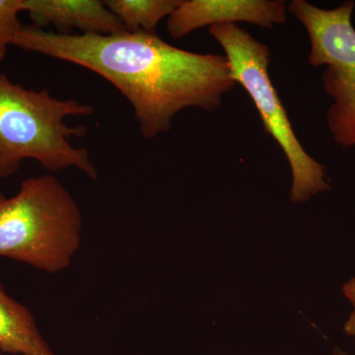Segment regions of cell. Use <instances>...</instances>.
Listing matches in <instances>:
<instances>
[{
	"label": "cell",
	"mask_w": 355,
	"mask_h": 355,
	"mask_svg": "<svg viewBox=\"0 0 355 355\" xmlns=\"http://www.w3.org/2000/svg\"><path fill=\"white\" fill-rule=\"evenodd\" d=\"M354 8L352 0L334 9L320 8L305 0H293L287 6L309 37L308 64L327 67L324 89L334 100L327 123L334 141L343 148L355 147Z\"/></svg>",
	"instance_id": "5"
},
{
	"label": "cell",
	"mask_w": 355,
	"mask_h": 355,
	"mask_svg": "<svg viewBox=\"0 0 355 355\" xmlns=\"http://www.w3.org/2000/svg\"><path fill=\"white\" fill-rule=\"evenodd\" d=\"M209 34L216 40L230 64L232 77L251 97L265 130L282 147L292 173L291 200L304 202L329 191L324 166L300 144L286 110L270 79V50L237 24L214 25Z\"/></svg>",
	"instance_id": "4"
},
{
	"label": "cell",
	"mask_w": 355,
	"mask_h": 355,
	"mask_svg": "<svg viewBox=\"0 0 355 355\" xmlns=\"http://www.w3.org/2000/svg\"><path fill=\"white\" fill-rule=\"evenodd\" d=\"M23 11L34 26L57 28L58 34L73 29L86 35H113L125 32L120 19L99 0H23Z\"/></svg>",
	"instance_id": "7"
},
{
	"label": "cell",
	"mask_w": 355,
	"mask_h": 355,
	"mask_svg": "<svg viewBox=\"0 0 355 355\" xmlns=\"http://www.w3.org/2000/svg\"><path fill=\"white\" fill-rule=\"evenodd\" d=\"M104 2L128 32L154 34L160 21L169 17L181 0H107Z\"/></svg>",
	"instance_id": "9"
},
{
	"label": "cell",
	"mask_w": 355,
	"mask_h": 355,
	"mask_svg": "<svg viewBox=\"0 0 355 355\" xmlns=\"http://www.w3.org/2000/svg\"><path fill=\"white\" fill-rule=\"evenodd\" d=\"M282 0H181L168 17L167 31L179 40L205 26L246 22L272 29L286 21Z\"/></svg>",
	"instance_id": "6"
},
{
	"label": "cell",
	"mask_w": 355,
	"mask_h": 355,
	"mask_svg": "<svg viewBox=\"0 0 355 355\" xmlns=\"http://www.w3.org/2000/svg\"><path fill=\"white\" fill-rule=\"evenodd\" d=\"M343 295L349 299L352 306H354V311H352L347 321L345 322L343 330L347 336L354 338L355 342V277L343 284Z\"/></svg>",
	"instance_id": "11"
},
{
	"label": "cell",
	"mask_w": 355,
	"mask_h": 355,
	"mask_svg": "<svg viewBox=\"0 0 355 355\" xmlns=\"http://www.w3.org/2000/svg\"><path fill=\"white\" fill-rule=\"evenodd\" d=\"M0 350L14 355H55L40 333L31 311L0 284Z\"/></svg>",
	"instance_id": "8"
},
{
	"label": "cell",
	"mask_w": 355,
	"mask_h": 355,
	"mask_svg": "<svg viewBox=\"0 0 355 355\" xmlns=\"http://www.w3.org/2000/svg\"><path fill=\"white\" fill-rule=\"evenodd\" d=\"M13 46L106 79L127 98L140 132L148 139L167 132L182 110L218 108L237 84L225 55L182 50L156 33L58 34L23 25Z\"/></svg>",
	"instance_id": "1"
},
{
	"label": "cell",
	"mask_w": 355,
	"mask_h": 355,
	"mask_svg": "<svg viewBox=\"0 0 355 355\" xmlns=\"http://www.w3.org/2000/svg\"><path fill=\"white\" fill-rule=\"evenodd\" d=\"M335 355H347L345 354H343V352H340V350H336L335 352Z\"/></svg>",
	"instance_id": "12"
},
{
	"label": "cell",
	"mask_w": 355,
	"mask_h": 355,
	"mask_svg": "<svg viewBox=\"0 0 355 355\" xmlns=\"http://www.w3.org/2000/svg\"><path fill=\"white\" fill-rule=\"evenodd\" d=\"M81 229L78 203L57 178H28L11 198L0 191V257L62 272L80 247Z\"/></svg>",
	"instance_id": "3"
},
{
	"label": "cell",
	"mask_w": 355,
	"mask_h": 355,
	"mask_svg": "<svg viewBox=\"0 0 355 355\" xmlns=\"http://www.w3.org/2000/svg\"><path fill=\"white\" fill-rule=\"evenodd\" d=\"M94 112L92 105L53 97L46 89L25 88L0 72V180L17 173L25 159L53 172L76 168L97 180L87 149L70 142L71 137H84L86 128L67 123L71 116Z\"/></svg>",
	"instance_id": "2"
},
{
	"label": "cell",
	"mask_w": 355,
	"mask_h": 355,
	"mask_svg": "<svg viewBox=\"0 0 355 355\" xmlns=\"http://www.w3.org/2000/svg\"><path fill=\"white\" fill-rule=\"evenodd\" d=\"M21 12L23 0H0V62L6 60L9 46H13L14 39L22 28Z\"/></svg>",
	"instance_id": "10"
}]
</instances>
